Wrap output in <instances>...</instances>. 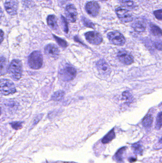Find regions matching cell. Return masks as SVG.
Listing matches in <instances>:
<instances>
[{
    "mask_svg": "<svg viewBox=\"0 0 162 163\" xmlns=\"http://www.w3.org/2000/svg\"><path fill=\"white\" fill-rule=\"evenodd\" d=\"M8 61L6 58L3 56H0V74L4 75L8 73Z\"/></svg>",
    "mask_w": 162,
    "mask_h": 163,
    "instance_id": "cell-14",
    "label": "cell"
},
{
    "mask_svg": "<svg viewBox=\"0 0 162 163\" xmlns=\"http://www.w3.org/2000/svg\"><path fill=\"white\" fill-rule=\"evenodd\" d=\"M85 8L87 13L92 17H96L100 10V7L99 3L94 1L88 2L86 4Z\"/></svg>",
    "mask_w": 162,
    "mask_h": 163,
    "instance_id": "cell-9",
    "label": "cell"
},
{
    "mask_svg": "<svg viewBox=\"0 0 162 163\" xmlns=\"http://www.w3.org/2000/svg\"><path fill=\"white\" fill-rule=\"evenodd\" d=\"M162 10L160 9L159 10H156L154 12V14L155 16V17L159 20H161L162 19Z\"/></svg>",
    "mask_w": 162,
    "mask_h": 163,
    "instance_id": "cell-30",
    "label": "cell"
},
{
    "mask_svg": "<svg viewBox=\"0 0 162 163\" xmlns=\"http://www.w3.org/2000/svg\"><path fill=\"white\" fill-rule=\"evenodd\" d=\"M126 147H122L120 148L118 151L117 152L116 155H115V158H116V160L119 163H122L123 162V155L126 151Z\"/></svg>",
    "mask_w": 162,
    "mask_h": 163,
    "instance_id": "cell-19",
    "label": "cell"
},
{
    "mask_svg": "<svg viewBox=\"0 0 162 163\" xmlns=\"http://www.w3.org/2000/svg\"><path fill=\"white\" fill-rule=\"evenodd\" d=\"M129 161H130L131 163H133V162L136 161V158H133V157H131V158L129 159Z\"/></svg>",
    "mask_w": 162,
    "mask_h": 163,
    "instance_id": "cell-34",
    "label": "cell"
},
{
    "mask_svg": "<svg viewBox=\"0 0 162 163\" xmlns=\"http://www.w3.org/2000/svg\"></svg>",
    "mask_w": 162,
    "mask_h": 163,
    "instance_id": "cell-36",
    "label": "cell"
},
{
    "mask_svg": "<svg viewBox=\"0 0 162 163\" xmlns=\"http://www.w3.org/2000/svg\"><path fill=\"white\" fill-rule=\"evenodd\" d=\"M4 7L9 14L11 15H15L17 11L18 3L17 0H6Z\"/></svg>",
    "mask_w": 162,
    "mask_h": 163,
    "instance_id": "cell-11",
    "label": "cell"
},
{
    "mask_svg": "<svg viewBox=\"0 0 162 163\" xmlns=\"http://www.w3.org/2000/svg\"><path fill=\"white\" fill-rule=\"evenodd\" d=\"M64 95V92L62 91H58L53 94L52 99V100L55 101H59L63 98Z\"/></svg>",
    "mask_w": 162,
    "mask_h": 163,
    "instance_id": "cell-20",
    "label": "cell"
},
{
    "mask_svg": "<svg viewBox=\"0 0 162 163\" xmlns=\"http://www.w3.org/2000/svg\"><path fill=\"white\" fill-rule=\"evenodd\" d=\"M122 96H123V99L126 101L127 103H129L132 102L133 101V96L131 93L128 91L123 92Z\"/></svg>",
    "mask_w": 162,
    "mask_h": 163,
    "instance_id": "cell-23",
    "label": "cell"
},
{
    "mask_svg": "<svg viewBox=\"0 0 162 163\" xmlns=\"http://www.w3.org/2000/svg\"><path fill=\"white\" fill-rule=\"evenodd\" d=\"M120 3L123 6L129 9H134L136 7V4L131 0H120Z\"/></svg>",
    "mask_w": 162,
    "mask_h": 163,
    "instance_id": "cell-22",
    "label": "cell"
},
{
    "mask_svg": "<svg viewBox=\"0 0 162 163\" xmlns=\"http://www.w3.org/2000/svg\"><path fill=\"white\" fill-rule=\"evenodd\" d=\"M155 48H157L158 50L161 51L162 50V43L160 42H155Z\"/></svg>",
    "mask_w": 162,
    "mask_h": 163,
    "instance_id": "cell-31",
    "label": "cell"
},
{
    "mask_svg": "<svg viewBox=\"0 0 162 163\" xmlns=\"http://www.w3.org/2000/svg\"><path fill=\"white\" fill-rule=\"evenodd\" d=\"M47 22L48 26L52 29L57 30L58 29V26L57 23V18L55 15H50L48 17Z\"/></svg>",
    "mask_w": 162,
    "mask_h": 163,
    "instance_id": "cell-15",
    "label": "cell"
},
{
    "mask_svg": "<svg viewBox=\"0 0 162 163\" xmlns=\"http://www.w3.org/2000/svg\"><path fill=\"white\" fill-rule=\"evenodd\" d=\"M22 70L21 61L19 60H13L9 66L8 73L13 80L17 81L21 78Z\"/></svg>",
    "mask_w": 162,
    "mask_h": 163,
    "instance_id": "cell-1",
    "label": "cell"
},
{
    "mask_svg": "<svg viewBox=\"0 0 162 163\" xmlns=\"http://www.w3.org/2000/svg\"><path fill=\"white\" fill-rule=\"evenodd\" d=\"M85 36L88 42L93 45H100L103 41L100 34L96 31H89L85 34Z\"/></svg>",
    "mask_w": 162,
    "mask_h": 163,
    "instance_id": "cell-7",
    "label": "cell"
},
{
    "mask_svg": "<svg viewBox=\"0 0 162 163\" xmlns=\"http://www.w3.org/2000/svg\"><path fill=\"white\" fill-rule=\"evenodd\" d=\"M4 38V33L3 31L1 30H0V44H1Z\"/></svg>",
    "mask_w": 162,
    "mask_h": 163,
    "instance_id": "cell-32",
    "label": "cell"
},
{
    "mask_svg": "<svg viewBox=\"0 0 162 163\" xmlns=\"http://www.w3.org/2000/svg\"><path fill=\"white\" fill-rule=\"evenodd\" d=\"M153 121V118L152 115L148 114L145 117L143 120V122H142L143 126L146 128H150L152 126Z\"/></svg>",
    "mask_w": 162,
    "mask_h": 163,
    "instance_id": "cell-17",
    "label": "cell"
},
{
    "mask_svg": "<svg viewBox=\"0 0 162 163\" xmlns=\"http://www.w3.org/2000/svg\"><path fill=\"white\" fill-rule=\"evenodd\" d=\"M82 21L84 26H85L91 28H95L94 24L90 21L88 20V19L83 17L82 19Z\"/></svg>",
    "mask_w": 162,
    "mask_h": 163,
    "instance_id": "cell-25",
    "label": "cell"
},
{
    "mask_svg": "<svg viewBox=\"0 0 162 163\" xmlns=\"http://www.w3.org/2000/svg\"><path fill=\"white\" fill-rule=\"evenodd\" d=\"M65 14L67 18L72 22H75L77 19L78 12L75 6L73 4H69L66 7Z\"/></svg>",
    "mask_w": 162,
    "mask_h": 163,
    "instance_id": "cell-10",
    "label": "cell"
},
{
    "mask_svg": "<svg viewBox=\"0 0 162 163\" xmlns=\"http://www.w3.org/2000/svg\"><path fill=\"white\" fill-rule=\"evenodd\" d=\"M132 27L136 31L138 32H143L146 30V26L143 22L140 21L135 22L132 24Z\"/></svg>",
    "mask_w": 162,
    "mask_h": 163,
    "instance_id": "cell-16",
    "label": "cell"
},
{
    "mask_svg": "<svg viewBox=\"0 0 162 163\" xmlns=\"http://www.w3.org/2000/svg\"><path fill=\"white\" fill-rule=\"evenodd\" d=\"M150 31H151V33L154 36H162L161 29L157 26L153 25V24L151 25Z\"/></svg>",
    "mask_w": 162,
    "mask_h": 163,
    "instance_id": "cell-21",
    "label": "cell"
},
{
    "mask_svg": "<svg viewBox=\"0 0 162 163\" xmlns=\"http://www.w3.org/2000/svg\"><path fill=\"white\" fill-rule=\"evenodd\" d=\"M118 57L121 63L125 65H130L134 62L133 56L125 51H120L118 53Z\"/></svg>",
    "mask_w": 162,
    "mask_h": 163,
    "instance_id": "cell-12",
    "label": "cell"
},
{
    "mask_svg": "<svg viewBox=\"0 0 162 163\" xmlns=\"http://www.w3.org/2000/svg\"><path fill=\"white\" fill-rule=\"evenodd\" d=\"M115 137V133L114 132V129L111 130L102 140V142L103 144H107L112 141Z\"/></svg>",
    "mask_w": 162,
    "mask_h": 163,
    "instance_id": "cell-18",
    "label": "cell"
},
{
    "mask_svg": "<svg viewBox=\"0 0 162 163\" xmlns=\"http://www.w3.org/2000/svg\"><path fill=\"white\" fill-rule=\"evenodd\" d=\"M97 69L100 75L103 77H108L110 75L111 69L109 64L104 60H100L96 64Z\"/></svg>",
    "mask_w": 162,
    "mask_h": 163,
    "instance_id": "cell-6",
    "label": "cell"
},
{
    "mask_svg": "<svg viewBox=\"0 0 162 163\" xmlns=\"http://www.w3.org/2000/svg\"><path fill=\"white\" fill-rule=\"evenodd\" d=\"M108 38L110 42L113 45L123 46L125 45L126 39L122 34L118 31H111L108 34Z\"/></svg>",
    "mask_w": 162,
    "mask_h": 163,
    "instance_id": "cell-5",
    "label": "cell"
},
{
    "mask_svg": "<svg viewBox=\"0 0 162 163\" xmlns=\"http://www.w3.org/2000/svg\"><path fill=\"white\" fill-rule=\"evenodd\" d=\"M16 92L15 85L11 80L7 79L0 80V94L7 95L13 94Z\"/></svg>",
    "mask_w": 162,
    "mask_h": 163,
    "instance_id": "cell-4",
    "label": "cell"
},
{
    "mask_svg": "<svg viewBox=\"0 0 162 163\" xmlns=\"http://www.w3.org/2000/svg\"><path fill=\"white\" fill-rule=\"evenodd\" d=\"M59 50L55 45L49 44L45 48V53L50 58H56L59 55Z\"/></svg>",
    "mask_w": 162,
    "mask_h": 163,
    "instance_id": "cell-13",
    "label": "cell"
},
{
    "mask_svg": "<svg viewBox=\"0 0 162 163\" xmlns=\"http://www.w3.org/2000/svg\"><path fill=\"white\" fill-rule=\"evenodd\" d=\"M2 15H3V12H2V8L0 7V20H1L2 18Z\"/></svg>",
    "mask_w": 162,
    "mask_h": 163,
    "instance_id": "cell-33",
    "label": "cell"
},
{
    "mask_svg": "<svg viewBox=\"0 0 162 163\" xmlns=\"http://www.w3.org/2000/svg\"><path fill=\"white\" fill-rule=\"evenodd\" d=\"M61 20H62V26L63 29L64 31L67 34L69 31V28H68V24H67V21L64 16H61Z\"/></svg>",
    "mask_w": 162,
    "mask_h": 163,
    "instance_id": "cell-27",
    "label": "cell"
},
{
    "mask_svg": "<svg viewBox=\"0 0 162 163\" xmlns=\"http://www.w3.org/2000/svg\"><path fill=\"white\" fill-rule=\"evenodd\" d=\"M76 70L69 64H66L59 71V77L63 81H71L76 77Z\"/></svg>",
    "mask_w": 162,
    "mask_h": 163,
    "instance_id": "cell-3",
    "label": "cell"
},
{
    "mask_svg": "<svg viewBox=\"0 0 162 163\" xmlns=\"http://www.w3.org/2000/svg\"><path fill=\"white\" fill-rule=\"evenodd\" d=\"M28 62L29 65L32 69L41 68L43 64V56L41 52L38 51L32 52L29 56Z\"/></svg>",
    "mask_w": 162,
    "mask_h": 163,
    "instance_id": "cell-2",
    "label": "cell"
},
{
    "mask_svg": "<svg viewBox=\"0 0 162 163\" xmlns=\"http://www.w3.org/2000/svg\"><path fill=\"white\" fill-rule=\"evenodd\" d=\"M116 11L118 17L122 22H128L133 21V16L127 10L119 7L117 8Z\"/></svg>",
    "mask_w": 162,
    "mask_h": 163,
    "instance_id": "cell-8",
    "label": "cell"
},
{
    "mask_svg": "<svg viewBox=\"0 0 162 163\" xmlns=\"http://www.w3.org/2000/svg\"><path fill=\"white\" fill-rule=\"evenodd\" d=\"M1 109L0 108V115H1Z\"/></svg>",
    "mask_w": 162,
    "mask_h": 163,
    "instance_id": "cell-35",
    "label": "cell"
},
{
    "mask_svg": "<svg viewBox=\"0 0 162 163\" xmlns=\"http://www.w3.org/2000/svg\"><path fill=\"white\" fill-rule=\"evenodd\" d=\"M132 147H133V150H134L135 153L139 154V153L142 152V147H141V145H140V144H134V145L132 146Z\"/></svg>",
    "mask_w": 162,
    "mask_h": 163,
    "instance_id": "cell-28",
    "label": "cell"
},
{
    "mask_svg": "<svg viewBox=\"0 0 162 163\" xmlns=\"http://www.w3.org/2000/svg\"><path fill=\"white\" fill-rule=\"evenodd\" d=\"M53 37L55 39L56 41L58 44V45L64 48H66L67 46V43L64 40L62 39L61 38L58 37L56 36H54V35H53Z\"/></svg>",
    "mask_w": 162,
    "mask_h": 163,
    "instance_id": "cell-24",
    "label": "cell"
},
{
    "mask_svg": "<svg viewBox=\"0 0 162 163\" xmlns=\"http://www.w3.org/2000/svg\"><path fill=\"white\" fill-rule=\"evenodd\" d=\"M161 126H162V112H160L156 118L155 128L157 130H159L161 128Z\"/></svg>",
    "mask_w": 162,
    "mask_h": 163,
    "instance_id": "cell-26",
    "label": "cell"
},
{
    "mask_svg": "<svg viewBox=\"0 0 162 163\" xmlns=\"http://www.w3.org/2000/svg\"><path fill=\"white\" fill-rule=\"evenodd\" d=\"M22 124L21 122H15L12 123L11 125L14 129L18 130L22 127Z\"/></svg>",
    "mask_w": 162,
    "mask_h": 163,
    "instance_id": "cell-29",
    "label": "cell"
}]
</instances>
